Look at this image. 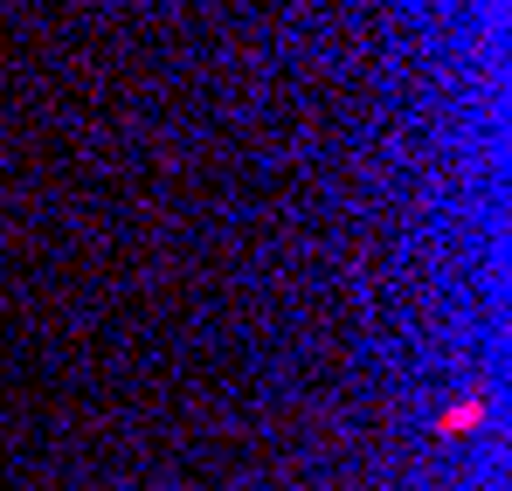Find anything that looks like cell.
I'll return each mask as SVG.
<instances>
[{
  "label": "cell",
  "mask_w": 512,
  "mask_h": 491,
  "mask_svg": "<svg viewBox=\"0 0 512 491\" xmlns=\"http://www.w3.org/2000/svg\"><path fill=\"white\" fill-rule=\"evenodd\" d=\"M478 422H485V402H478V395H457L450 409L436 415V436H464V429H478Z\"/></svg>",
  "instance_id": "6da1fadb"
}]
</instances>
